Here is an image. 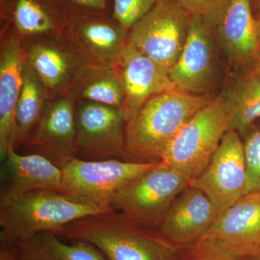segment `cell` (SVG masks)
I'll return each mask as SVG.
<instances>
[{
	"mask_svg": "<svg viewBox=\"0 0 260 260\" xmlns=\"http://www.w3.org/2000/svg\"><path fill=\"white\" fill-rule=\"evenodd\" d=\"M205 235L244 257L260 256V191L249 193L223 210Z\"/></svg>",
	"mask_w": 260,
	"mask_h": 260,
	"instance_id": "ac0fdd59",
	"label": "cell"
},
{
	"mask_svg": "<svg viewBox=\"0 0 260 260\" xmlns=\"http://www.w3.org/2000/svg\"><path fill=\"white\" fill-rule=\"evenodd\" d=\"M0 260H19V251L16 245L1 244Z\"/></svg>",
	"mask_w": 260,
	"mask_h": 260,
	"instance_id": "f546056e",
	"label": "cell"
},
{
	"mask_svg": "<svg viewBox=\"0 0 260 260\" xmlns=\"http://www.w3.org/2000/svg\"><path fill=\"white\" fill-rule=\"evenodd\" d=\"M215 238L205 235L180 247L177 260H245Z\"/></svg>",
	"mask_w": 260,
	"mask_h": 260,
	"instance_id": "d4e9b609",
	"label": "cell"
},
{
	"mask_svg": "<svg viewBox=\"0 0 260 260\" xmlns=\"http://www.w3.org/2000/svg\"><path fill=\"white\" fill-rule=\"evenodd\" d=\"M254 18H255L256 26H257L258 34H259V59H258V61H260V5H259V6L256 7L255 9L254 10Z\"/></svg>",
	"mask_w": 260,
	"mask_h": 260,
	"instance_id": "4dcf8cb0",
	"label": "cell"
},
{
	"mask_svg": "<svg viewBox=\"0 0 260 260\" xmlns=\"http://www.w3.org/2000/svg\"><path fill=\"white\" fill-rule=\"evenodd\" d=\"M71 18L58 0H0L1 25L9 27L20 40L64 37Z\"/></svg>",
	"mask_w": 260,
	"mask_h": 260,
	"instance_id": "2e32d148",
	"label": "cell"
},
{
	"mask_svg": "<svg viewBox=\"0 0 260 260\" xmlns=\"http://www.w3.org/2000/svg\"><path fill=\"white\" fill-rule=\"evenodd\" d=\"M68 37L87 64L118 68L127 43V32L113 17H72Z\"/></svg>",
	"mask_w": 260,
	"mask_h": 260,
	"instance_id": "4fadbf2b",
	"label": "cell"
},
{
	"mask_svg": "<svg viewBox=\"0 0 260 260\" xmlns=\"http://www.w3.org/2000/svg\"><path fill=\"white\" fill-rule=\"evenodd\" d=\"M49 102L50 100L42 82L25 58L23 87L15 111V150L20 145L28 143L37 129Z\"/></svg>",
	"mask_w": 260,
	"mask_h": 260,
	"instance_id": "7402d4cb",
	"label": "cell"
},
{
	"mask_svg": "<svg viewBox=\"0 0 260 260\" xmlns=\"http://www.w3.org/2000/svg\"><path fill=\"white\" fill-rule=\"evenodd\" d=\"M189 183L180 172L160 161L121 187L110 207L137 223L154 228Z\"/></svg>",
	"mask_w": 260,
	"mask_h": 260,
	"instance_id": "8992f818",
	"label": "cell"
},
{
	"mask_svg": "<svg viewBox=\"0 0 260 260\" xmlns=\"http://www.w3.org/2000/svg\"><path fill=\"white\" fill-rule=\"evenodd\" d=\"M117 69L124 85L122 112L126 123L150 98L176 90L169 78V71L142 54L128 41Z\"/></svg>",
	"mask_w": 260,
	"mask_h": 260,
	"instance_id": "e0dca14e",
	"label": "cell"
},
{
	"mask_svg": "<svg viewBox=\"0 0 260 260\" xmlns=\"http://www.w3.org/2000/svg\"><path fill=\"white\" fill-rule=\"evenodd\" d=\"M59 236L97 248L107 260H177L180 247L114 210L72 222Z\"/></svg>",
	"mask_w": 260,
	"mask_h": 260,
	"instance_id": "6da1fadb",
	"label": "cell"
},
{
	"mask_svg": "<svg viewBox=\"0 0 260 260\" xmlns=\"http://www.w3.org/2000/svg\"><path fill=\"white\" fill-rule=\"evenodd\" d=\"M159 162H135L119 159L85 160L73 158L61 167V192L84 204L112 208L111 200L121 187L156 167Z\"/></svg>",
	"mask_w": 260,
	"mask_h": 260,
	"instance_id": "5b68a950",
	"label": "cell"
},
{
	"mask_svg": "<svg viewBox=\"0 0 260 260\" xmlns=\"http://www.w3.org/2000/svg\"><path fill=\"white\" fill-rule=\"evenodd\" d=\"M20 43L25 59L42 82L49 100L69 95L87 63L68 34L24 38Z\"/></svg>",
	"mask_w": 260,
	"mask_h": 260,
	"instance_id": "ba28073f",
	"label": "cell"
},
{
	"mask_svg": "<svg viewBox=\"0 0 260 260\" xmlns=\"http://www.w3.org/2000/svg\"><path fill=\"white\" fill-rule=\"evenodd\" d=\"M112 210L84 204L60 191L13 193L3 189L0 194L1 244L16 245L43 232L58 235L78 219Z\"/></svg>",
	"mask_w": 260,
	"mask_h": 260,
	"instance_id": "3957f363",
	"label": "cell"
},
{
	"mask_svg": "<svg viewBox=\"0 0 260 260\" xmlns=\"http://www.w3.org/2000/svg\"><path fill=\"white\" fill-rule=\"evenodd\" d=\"M76 102H91L122 110L124 90L117 68L87 64L70 90Z\"/></svg>",
	"mask_w": 260,
	"mask_h": 260,
	"instance_id": "44dd1931",
	"label": "cell"
},
{
	"mask_svg": "<svg viewBox=\"0 0 260 260\" xmlns=\"http://www.w3.org/2000/svg\"><path fill=\"white\" fill-rule=\"evenodd\" d=\"M213 99L177 90L150 98L126 123L123 160L161 161L162 154L178 133Z\"/></svg>",
	"mask_w": 260,
	"mask_h": 260,
	"instance_id": "7a4b0ae2",
	"label": "cell"
},
{
	"mask_svg": "<svg viewBox=\"0 0 260 260\" xmlns=\"http://www.w3.org/2000/svg\"><path fill=\"white\" fill-rule=\"evenodd\" d=\"M242 137L228 131L204 172L189 186L205 192L220 211L247 194V177Z\"/></svg>",
	"mask_w": 260,
	"mask_h": 260,
	"instance_id": "30bf717a",
	"label": "cell"
},
{
	"mask_svg": "<svg viewBox=\"0 0 260 260\" xmlns=\"http://www.w3.org/2000/svg\"><path fill=\"white\" fill-rule=\"evenodd\" d=\"M245 260H259L258 257H254V256H248Z\"/></svg>",
	"mask_w": 260,
	"mask_h": 260,
	"instance_id": "836d02e7",
	"label": "cell"
},
{
	"mask_svg": "<svg viewBox=\"0 0 260 260\" xmlns=\"http://www.w3.org/2000/svg\"><path fill=\"white\" fill-rule=\"evenodd\" d=\"M61 242L54 233H40L16 244L19 260H107L95 246L85 242Z\"/></svg>",
	"mask_w": 260,
	"mask_h": 260,
	"instance_id": "603a6c76",
	"label": "cell"
},
{
	"mask_svg": "<svg viewBox=\"0 0 260 260\" xmlns=\"http://www.w3.org/2000/svg\"><path fill=\"white\" fill-rule=\"evenodd\" d=\"M254 70L260 75V61L256 63L255 66L254 68Z\"/></svg>",
	"mask_w": 260,
	"mask_h": 260,
	"instance_id": "d6a6232c",
	"label": "cell"
},
{
	"mask_svg": "<svg viewBox=\"0 0 260 260\" xmlns=\"http://www.w3.org/2000/svg\"><path fill=\"white\" fill-rule=\"evenodd\" d=\"M259 260H260V256H259Z\"/></svg>",
	"mask_w": 260,
	"mask_h": 260,
	"instance_id": "e575fe53",
	"label": "cell"
},
{
	"mask_svg": "<svg viewBox=\"0 0 260 260\" xmlns=\"http://www.w3.org/2000/svg\"><path fill=\"white\" fill-rule=\"evenodd\" d=\"M77 158L123 160L126 122L121 109L91 102H76Z\"/></svg>",
	"mask_w": 260,
	"mask_h": 260,
	"instance_id": "9c48e42d",
	"label": "cell"
},
{
	"mask_svg": "<svg viewBox=\"0 0 260 260\" xmlns=\"http://www.w3.org/2000/svg\"><path fill=\"white\" fill-rule=\"evenodd\" d=\"M157 2L158 0H114L113 18L128 34Z\"/></svg>",
	"mask_w": 260,
	"mask_h": 260,
	"instance_id": "83f0119b",
	"label": "cell"
},
{
	"mask_svg": "<svg viewBox=\"0 0 260 260\" xmlns=\"http://www.w3.org/2000/svg\"><path fill=\"white\" fill-rule=\"evenodd\" d=\"M191 17L176 0H158L127 34L133 47L168 71L180 56L189 34Z\"/></svg>",
	"mask_w": 260,
	"mask_h": 260,
	"instance_id": "52a82bcc",
	"label": "cell"
},
{
	"mask_svg": "<svg viewBox=\"0 0 260 260\" xmlns=\"http://www.w3.org/2000/svg\"><path fill=\"white\" fill-rule=\"evenodd\" d=\"M243 138L249 194L260 191V124L256 123Z\"/></svg>",
	"mask_w": 260,
	"mask_h": 260,
	"instance_id": "484cf974",
	"label": "cell"
},
{
	"mask_svg": "<svg viewBox=\"0 0 260 260\" xmlns=\"http://www.w3.org/2000/svg\"><path fill=\"white\" fill-rule=\"evenodd\" d=\"M221 213L205 192L189 186L178 194L154 229L182 247L205 236Z\"/></svg>",
	"mask_w": 260,
	"mask_h": 260,
	"instance_id": "7c38bea8",
	"label": "cell"
},
{
	"mask_svg": "<svg viewBox=\"0 0 260 260\" xmlns=\"http://www.w3.org/2000/svg\"><path fill=\"white\" fill-rule=\"evenodd\" d=\"M216 32L199 18H191L184 49L169 75L176 90L205 95L211 88L216 70Z\"/></svg>",
	"mask_w": 260,
	"mask_h": 260,
	"instance_id": "8fae6325",
	"label": "cell"
},
{
	"mask_svg": "<svg viewBox=\"0 0 260 260\" xmlns=\"http://www.w3.org/2000/svg\"><path fill=\"white\" fill-rule=\"evenodd\" d=\"M70 16L102 15L112 17L114 0H58Z\"/></svg>",
	"mask_w": 260,
	"mask_h": 260,
	"instance_id": "f1b7e54d",
	"label": "cell"
},
{
	"mask_svg": "<svg viewBox=\"0 0 260 260\" xmlns=\"http://www.w3.org/2000/svg\"><path fill=\"white\" fill-rule=\"evenodd\" d=\"M0 41V155L5 159L15 149V111L23 87L24 56L20 39L1 25Z\"/></svg>",
	"mask_w": 260,
	"mask_h": 260,
	"instance_id": "5bb4252c",
	"label": "cell"
},
{
	"mask_svg": "<svg viewBox=\"0 0 260 260\" xmlns=\"http://www.w3.org/2000/svg\"><path fill=\"white\" fill-rule=\"evenodd\" d=\"M75 107L76 102L69 95L50 101L25 145L37 149L60 168L77 158Z\"/></svg>",
	"mask_w": 260,
	"mask_h": 260,
	"instance_id": "9a60e30c",
	"label": "cell"
},
{
	"mask_svg": "<svg viewBox=\"0 0 260 260\" xmlns=\"http://www.w3.org/2000/svg\"><path fill=\"white\" fill-rule=\"evenodd\" d=\"M251 6H252L253 11L255 9L256 7L260 5V0H251Z\"/></svg>",
	"mask_w": 260,
	"mask_h": 260,
	"instance_id": "1f68e13d",
	"label": "cell"
},
{
	"mask_svg": "<svg viewBox=\"0 0 260 260\" xmlns=\"http://www.w3.org/2000/svg\"><path fill=\"white\" fill-rule=\"evenodd\" d=\"M224 95L233 110L229 131L243 138L260 119V75L254 68L242 71Z\"/></svg>",
	"mask_w": 260,
	"mask_h": 260,
	"instance_id": "cb8c5ba5",
	"label": "cell"
},
{
	"mask_svg": "<svg viewBox=\"0 0 260 260\" xmlns=\"http://www.w3.org/2000/svg\"><path fill=\"white\" fill-rule=\"evenodd\" d=\"M191 18H199L212 28H218L230 0H176Z\"/></svg>",
	"mask_w": 260,
	"mask_h": 260,
	"instance_id": "4316f807",
	"label": "cell"
},
{
	"mask_svg": "<svg viewBox=\"0 0 260 260\" xmlns=\"http://www.w3.org/2000/svg\"><path fill=\"white\" fill-rule=\"evenodd\" d=\"M215 32L233 66L242 71L254 68L259 59V39L251 0H230Z\"/></svg>",
	"mask_w": 260,
	"mask_h": 260,
	"instance_id": "d6986e66",
	"label": "cell"
},
{
	"mask_svg": "<svg viewBox=\"0 0 260 260\" xmlns=\"http://www.w3.org/2000/svg\"><path fill=\"white\" fill-rule=\"evenodd\" d=\"M232 117V107L224 93L215 98L183 126L168 145L161 161L189 181L198 177L229 131Z\"/></svg>",
	"mask_w": 260,
	"mask_h": 260,
	"instance_id": "277c9868",
	"label": "cell"
},
{
	"mask_svg": "<svg viewBox=\"0 0 260 260\" xmlns=\"http://www.w3.org/2000/svg\"><path fill=\"white\" fill-rule=\"evenodd\" d=\"M5 174L9 185L5 190L23 193L37 189L60 191L62 170L39 153L21 155L11 149L5 158Z\"/></svg>",
	"mask_w": 260,
	"mask_h": 260,
	"instance_id": "ffe728a7",
	"label": "cell"
}]
</instances>
